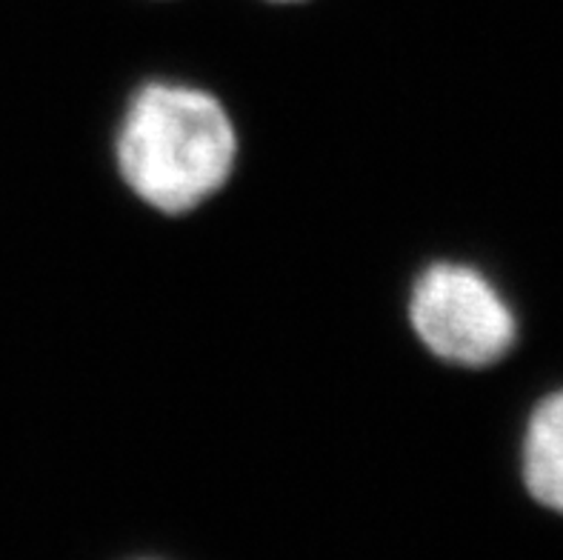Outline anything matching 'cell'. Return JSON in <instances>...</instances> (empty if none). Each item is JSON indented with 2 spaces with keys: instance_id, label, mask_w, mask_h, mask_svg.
<instances>
[{
  "instance_id": "4",
  "label": "cell",
  "mask_w": 563,
  "mask_h": 560,
  "mask_svg": "<svg viewBox=\"0 0 563 560\" xmlns=\"http://www.w3.org/2000/svg\"><path fill=\"white\" fill-rule=\"evenodd\" d=\"M137 560H161V558H137Z\"/></svg>"
},
{
  "instance_id": "3",
  "label": "cell",
  "mask_w": 563,
  "mask_h": 560,
  "mask_svg": "<svg viewBox=\"0 0 563 560\" xmlns=\"http://www.w3.org/2000/svg\"><path fill=\"white\" fill-rule=\"evenodd\" d=\"M521 481L532 504L563 518V392L538 404L521 447Z\"/></svg>"
},
{
  "instance_id": "2",
  "label": "cell",
  "mask_w": 563,
  "mask_h": 560,
  "mask_svg": "<svg viewBox=\"0 0 563 560\" xmlns=\"http://www.w3.org/2000/svg\"><path fill=\"white\" fill-rule=\"evenodd\" d=\"M409 320L418 341L455 366H489L507 355L518 323L493 281L464 263H432L415 281Z\"/></svg>"
},
{
  "instance_id": "5",
  "label": "cell",
  "mask_w": 563,
  "mask_h": 560,
  "mask_svg": "<svg viewBox=\"0 0 563 560\" xmlns=\"http://www.w3.org/2000/svg\"><path fill=\"white\" fill-rule=\"evenodd\" d=\"M280 3H289V0H280Z\"/></svg>"
},
{
  "instance_id": "1",
  "label": "cell",
  "mask_w": 563,
  "mask_h": 560,
  "mask_svg": "<svg viewBox=\"0 0 563 560\" xmlns=\"http://www.w3.org/2000/svg\"><path fill=\"white\" fill-rule=\"evenodd\" d=\"M235 123L207 89L150 84L118 132V169L135 198L166 215L192 212L235 169Z\"/></svg>"
}]
</instances>
